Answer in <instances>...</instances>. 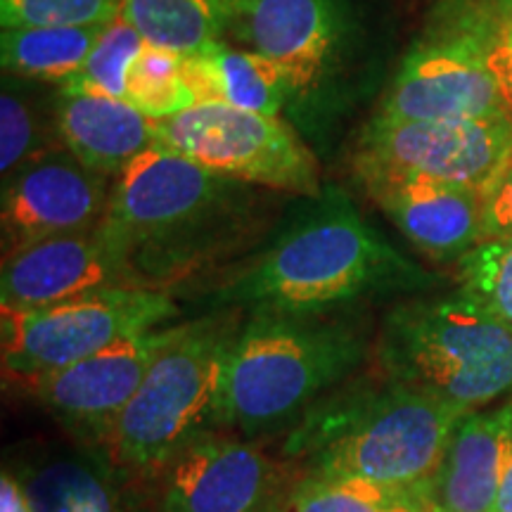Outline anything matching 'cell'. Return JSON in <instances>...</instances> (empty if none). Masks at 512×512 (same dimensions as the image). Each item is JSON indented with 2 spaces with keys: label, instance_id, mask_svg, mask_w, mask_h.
Here are the masks:
<instances>
[{
  "label": "cell",
  "instance_id": "6da1fadb",
  "mask_svg": "<svg viewBox=\"0 0 512 512\" xmlns=\"http://www.w3.org/2000/svg\"><path fill=\"white\" fill-rule=\"evenodd\" d=\"M434 278L370 228L347 195L320 190L211 294L221 309L311 313L382 294H415Z\"/></svg>",
  "mask_w": 512,
  "mask_h": 512
},
{
  "label": "cell",
  "instance_id": "7a4b0ae2",
  "mask_svg": "<svg viewBox=\"0 0 512 512\" xmlns=\"http://www.w3.org/2000/svg\"><path fill=\"white\" fill-rule=\"evenodd\" d=\"M252 185L152 145L114 178L100 238L143 290H164L235 249L259 221Z\"/></svg>",
  "mask_w": 512,
  "mask_h": 512
},
{
  "label": "cell",
  "instance_id": "3957f363",
  "mask_svg": "<svg viewBox=\"0 0 512 512\" xmlns=\"http://www.w3.org/2000/svg\"><path fill=\"white\" fill-rule=\"evenodd\" d=\"M463 415L384 377L380 384H351L297 420L283 456L302 467V475L427 489Z\"/></svg>",
  "mask_w": 512,
  "mask_h": 512
},
{
  "label": "cell",
  "instance_id": "277c9868",
  "mask_svg": "<svg viewBox=\"0 0 512 512\" xmlns=\"http://www.w3.org/2000/svg\"><path fill=\"white\" fill-rule=\"evenodd\" d=\"M368 330L351 311H249L230 354L216 430L294 425L366 361Z\"/></svg>",
  "mask_w": 512,
  "mask_h": 512
},
{
  "label": "cell",
  "instance_id": "5b68a950",
  "mask_svg": "<svg viewBox=\"0 0 512 512\" xmlns=\"http://www.w3.org/2000/svg\"><path fill=\"white\" fill-rule=\"evenodd\" d=\"M240 311L219 309L176 323L100 446L121 477L150 475L188 441L216 430L228 361L242 330Z\"/></svg>",
  "mask_w": 512,
  "mask_h": 512
},
{
  "label": "cell",
  "instance_id": "8992f818",
  "mask_svg": "<svg viewBox=\"0 0 512 512\" xmlns=\"http://www.w3.org/2000/svg\"><path fill=\"white\" fill-rule=\"evenodd\" d=\"M384 380L472 413L512 392V328L463 290L392 306L375 342Z\"/></svg>",
  "mask_w": 512,
  "mask_h": 512
},
{
  "label": "cell",
  "instance_id": "52a82bcc",
  "mask_svg": "<svg viewBox=\"0 0 512 512\" xmlns=\"http://www.w3.org/2000/svg\"><path fill=\"white\" fill-rule=\"evenodd\" d=\"M512 0H437L408 48L380 119H484L508 114L491 55L508 38Z\"/></svg>",
  "mask_w": 512,
  "mask_h": 512
},
{
  "label": "cell",
  "instance_id": "ba28073f",
  "mask_svg": "<svg viewBox=\"0 0 512 512\" xmlns=\"http://www.w3.org/2000/svg\"><path fill=\"white\" fill-rule=\"evenodd\" d=\"M178 306L164 290L110 287L41 309L3 306V373L17 382L55 373L119 339L164 328Z\"/></svg>",
  "mask_w": 512,
  "mask_h": 512
},
{
  "label": "cell",
  "instance_id": "9c48e42d",
  "mask_svg": "<svg viewBox=\"0 0 512 512\" xmlns=\"http://www.w3.org/2000/svg\"><path fill=\"white\" fill-rule=\"evenodd\" d=\"M155 145L200 169L254 188L320 195L316 157L285 121L223 102H200L171 119L152 121Z\"/></svg>",
  "mask_w": 512,
  "mask_h": 512
},
{
  "label": "cell",
  "instance_id": "30bf717a",
  "mask_svg": "<svg viewBox=\"0 0 512 512\" xmlns=\"http://www.w3.org/2000/svg\"><path fill=\"white\" fill-rule=\"evenodd\" d=\"M512 157V119H380L363 128L354 171L363 188L425 181L486 190Z\"/></svg>",
  "mask_w": 512,
  "mask_h": 512
},
{
  "label": "cell",
  "instance_id": "8fae6325",
  "mask_svg": "<svg viewBox=\"0 0 512 512\" xmlns=\"http://www.w3.org/2000/svg\"><path fill=\"white\" fill-rule=\"evenodd\" d=\"M299 477L302 467L287 456L211 430L140 482L145 512H278Z\"/></svg>",
  "mask_w": 512,
  "mask_h": 512
},
{
  "label": "cell",
  "instance_id": "7c38bea8",
  "mask_svg": "<svg viewBox=\"0 0 512 512\" xmlns=\"http://www.w3.org/2000/svg\"><path fill=\"white\" fill-rule=\"evenodd\" d=\"M176 325L119 339L98 354L22 382L46 411L86 446L100 448Z\"/></svg>",
  "mask_w": 512,
  "mask_h": 512
},
{
  "label": "cell",
  "instance_id": "4fadbf2b",
  "mask_svg": "<svg viewBox=\"0 0 512 512\" xmlns=\"http://www.w3.org/2000/svg\"><path fill=\"white\" fill-rule=\"evenodd\" d=\"M112 185L114 178L88 169L67 147L31 159L3 181V259L57 235L98 228Z\"/></svg>",
  "mask_w": 512,
  "mask_h": 512
},
{
  "label": "cell",
  "instance_id": "5bb4252c",
  "mask_svg": "<svg viewBox=\"0 0 512 512\" xmlns=\"http://www.w3.org/2000/svg\"><path fill=\"white\" fill-rule=\"evenodd\" d=\"M230 34L285 69L294 93L330 72L349 36L344 0H230Z\"/></svg>",
  "mask_w": 512,
  "mask_h": 512
},
{
  "label": "cell",
  "instance_id": "9a60e30c",
  "mask_svg": "<svg viewBox=\"0 0 512 512\" xmlns=\"http://www.w3.org/2000/svg\"><path fill=\"white\" fill-rule=\"evenodd\" d=\"M110 287L136 285L98 228L19 249L5 256L0 275V299L8 309H41Z\"/></svg>",
  "mask_w": 512,
  "mask_h": 512
},
{
  "label": "cell",
  "instance_id": "2e32d148",
  "mask_svg": "<svg viewBox=\"0 0 512 512\" xmlns=\"http://www.w3.org/2000/svg\"><path fill=\"white\" fill-rule=\"evenodd\" d=\"M366 192L396 228L437 261H460L486 240L484 190L467 185L396 181Z\"/></svg>",
  "mask_w": 512,
  "mask_h": 512
},
{
  "label": "cell",
  "instance_id": "e0dca14e",
  "mask_svg": "<svg viewBox=\"0 0 512 512\" xmlns=\"http://www.w3.org/2000/svg\"><path fill=\"white\" fill-rule=\"evenodd\" d=\"M510 418L512 401L494 411L463 415L439 470L427 484V496L439 512L496 510Z\"/></svg>",
  "mask_w": 512,
  "mask_h": 512
},
{
  "label": "cell",
  "instance_id": "ac0fdd59",
  "mask_svg": "<svg viewBox=\"0 0 512 512\" xmlns=\"http://www.w3.org/2000/svg\"><path fill=\"white\" fill-rule=\"evenodd\" d=\"M10 470L34 512H126L121 475L95 446H48Z\"/></svg>",
  "mask_w": 512,
  "mask_h": 512
},
{
  "label": "cell",
  "instance_id": "d6986e66",
  "mask_svg": "<svg viewBox=\"0 0 512 512\" xmlns=\"http://www.w3.org/2000/svg\"><path fill=\"white\" fill-rule=\"evenodd\" d=\"M57 133L62 147L107 178L155 145L152 121L131 102L95 93L57 91Z\"/></svg>",
  "mask_w": 512,
  "mask_h": 512
},
{
  "label": "cell",
  "instance_id": "ffe728a7",
  "mask_svg": "<svg viewBox=\"0 0 512 512\" xmlns=\"http://www.w3.org/2000/svg\"><path fill=\"white\" fill-rule=\"evenodd\" d=\"M183 76L195 102H223L247 112L278 117L294 95L290 76L280 64L254 50L216 43L200 55L185 57Z\"/></svg>",
  "mask_w": 512,
  "mask_h": 512
},
{
  "label": "cell",
  "instance_id": "44dd1931",
  "mask_svg": "<svg viewBox=\"0 0 512 512\" xmlns=\"http://www.w3.org/2000/svg\"><path fill=\"white\" fill-rule=\"evenodd\" d=\"M230 0H124L121 17L150 46L200 55L230 34Z\"/></svg>",
  "mask_w": 512,
  "mask_h": 512
},
{
  "label": "cell",
  "instance_id": "7402d4cb",
  "mask_svg": "<svg viewBox=\"0 0 512 512\" xmlns=\"http://www.w3.org/2000/svg\"><path fill=\"white\" fill-rule=\"evenodd\" d=\"M105 29L107 24L3 29L0 36L3 72L19 79L62 86L83 67Z\"/></svg>",
  "mask_w": 512,
  "mask_h": 512
},
{
  "label": "cell",
  "instance_id": "603a6c76",
  "mask_svg": "<svg viewBox=\"0 0 512 512\" xmlns=\"http://www.w3.org/2000/svg\"><path fill=\"white\" fill-rule=\"evenodd\" d=\"M29 79L5 74L0 93V174L10 178L31 159L62 147L57 133V93L46 100Z\"/></svg>",
  "mask_w": 512,
  "mask_h": 512
},
{
  "label": "cell",
  "instance_id": "cb8c5ba5",
  "mask_svg": "<svg viewBox=\"0 0 512 512\" xmlns=\"http://www.w3.org/2000/svg\"><path fill=\"white\" fill-rule=\"evenodd\" d=\"M427 489H396L358 477L302 475L278 512H432Z\"/></svg>",
  "mask_w": 512,
  "mask_h": 512
},
{
  "label": "cell",
  "instance_id": "d4e9b609",
  "mask_svg": "<svg viewBox=\"0 0 512 512\" xmlns=\"http://www.w3.org/2000/svg\"><path fill=\"white\" fill-rule=\"evenodd\" d=\"M183 60L171 50L145 43L128 74L126 102L150 121L171 119L195 107V95L183 76Z\"/></svg>",
  "mask_w": 512,
  "mask_h": 512
},
{
  "label": "cell",
  "instance_id": "484cf974",
  "mask_svg": "<svg viewBox=\"0 0 512 512\" xmlns=\"http://www.w3.org/2000/svg\"><path fill=\"white\" fill-rule=\"evenodd\" d=\"M145 48V38L124 17H117L95 43V48L72 79L57 86L62 93H95L126 100L128 74Z\"/></svg>",
  "mask_w": 512,
  "mask_h": 512
},
{
  "label": "cell",
  "instance_id": "4316f807",
  "mask_svg": "<svg viewBox=\"0 0 512 512\" xmlns=\"http://www.w3.org/2000/svg\"><path fill=\"white\" fill-rule=\"evenodd\" d=\"M460 290L512 328V238H489L458 261Z\"/></svg>",
  "mask_w": 512,
  "mask_h": 512
},
{
  "label": "cell",
  "instance_id": "83f0119b",
  "mask_svg": "<svg viewBox=\"0 0 512 512\" xmlns=\"http://www.w3.org/2000/svg\"><path fill=\"white\" fill-rule=\"evenodd\" d=\"M124 0H0V24L12 27H93L121 15Z\"/></svg>",
  "mask_w": 512,
  "mask_h": 512
},
{
  "label": "cell",
  "instance_id": "f1b7e54d",
  "mask_svg": "<svg viewBox=\"0 0 512 512\" xmlns=\"http://www.w3.org/2000/svg\"><path fill=\"white\" fill-rule=\"evenodd\" d=\"M484 219L486 240L512 238V157L484 190Z\"/></svg>",
  "mask_w": 512,
  "mask_h": 512
},
{
  "label": "cell",
  "instance_id": "f546056e",
  "mask_svg": "<svg viewBox=\"0 0 512 512\" xmlns=\"http://www.w3.org/2000/svg\"><path fill=\"white\" fill-rule=\"evenodd\" d=\"M491 72L496 76L505 112L512 119V38H505L491 55Z\"/></svg>",
  "mask_w": 512,
  "mask_h": 512
},
{
  "label": "cell",
  "instance_id": "4dcf8cb0",
  "mask_svg": "<svg viewBox=\"0 0 512 512\" xmlns=\"http://www.w3.org/2000/svg\"><path fill=\"white\" fill-rule=\"evenodd\" d=\"M0 512H34L27 501L19 479L12 475V470L5 467L0 477Z\"/></svg>",
  "mask_w": 512,
  "mask_h": 512
},
{
  "label": "cell",
  "instance_id": "1f68e13d",
  "mask_svg": "<svg viewBox=\"0 0 512 512\" xmlns=\"http://www.w3.org/2000/svg\"><path fill=\"white\" fill-rule=\"evenodd\" d=\"M494 512H512V418H510V427H508V437H505L501 486H498V498H496Z\"/></svg>",
  "mask_w": 512,
  "mask_h": 512
},
{
  "label": "cell",
  "instance_id": "d6a6232c",
  "mask_svg": "<svg viewBox=\"0 0 512 512\" xmlns=\"http://www.w3.org/2000/svg\"><path fill=\"white\" fill-rule=\"evenodd\" d=\"M508 38H512V27H510V34H508Z\"/></svg>",
  "mask_w": 512,
  "mask_h": 512
},
{
  "label": "cell",
  "instance_id": "836d02e7",
  "mask_svg": "<svg viewBox=\"0 0 512 512\" xmlns=\"http://www.w3.org/2000/svg\"><path fill=\"white\" fill-rule=\"evenodd\" d=\"M432 512H439V510H437V508H434V510H432Z\"/></svg>",
  "mask_w": 512,
  "mask_h": 512
}]
</instances>
